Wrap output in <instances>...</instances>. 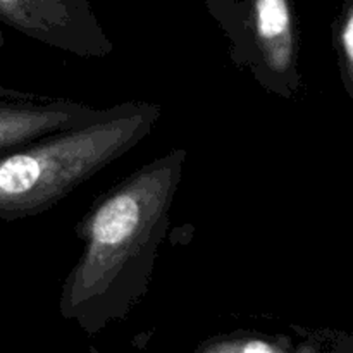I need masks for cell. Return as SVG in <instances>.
Returning a JSON list of instances; mask_svg holds the SVG:
<instances>
[{
	"mask_svg": "<svg viewBox=\"0 0 353 353\" xmlns=\"http://www.w3.org/2000/svg\"><path fill=\"white\" fill-rule=\"evenodd\" d=\"M188 150L172 148L100 195L76 226L83 248L59 312L93 336L123 321L150 288Z\"/></svg>",
	"mask_w": 353,
	"mask_h": 353,
	"instance_id": "cell-1",
	"label": "cell"
},
{
	"mask_svg": "<svg viewBox=\"0 0 353 353\" xmlns=\"http://www.w3.org/2000/svg\"><path fill=\"white\" fill-rule=\"evenodd\" d=\"M162 116L152 102H126L107 119L57 131L0 155V219L40 216L150 134Z\"/></svg>",
	"mask_w": 353,
	"mask_h": 353,
	"instance_id": "cell-2",
	"label": "cell"
},
{
	"mask_svg": "<svg viewBox=\"0 0 353 353\" xmlns=\"http://www.w3.org/2000/svg\"><path fill=\"white\" fill-rule=\"evenodd\" d=\"M205 7L230 41L234 65L271 95L299 93L300 40L292 0H205Z\"/></svg>",
	"mask_w": 353,
	"mask_h": 353,
	"instance_id": "cell-3",
	"label": "cell"
},
{
	"mask_svg": "<svg viewBox=\"0 0 353 353\" xmlns=\"http://www.w3.org/2000/svg\"><path fill=\"white\" fill-rule=\"evenodd\" d=\"M0 23L78 57L103 59L114 52L88 0H0Z\"/></svg>",
	"mask_w": 353,
	"mask_h": 353,
	"instance_id": "cell-4",
	"label": "cell"
},
{
	"mask_svg": "<svg viewBox=\"0 0 353 353\" xmlns=\"http://www.w3.org/2000/svg\"><path fill=\"white\" fill-rule=\"evenodd\" d=\"M121 105L95 107L0 86V155L47 134L107 119L119 112Z\"/></svg>",
	"mask_w": 353,
	"mask_h": 353,
	"instance_id": "cell-5",
	"label": "cell"
},
{
	"mask_svg": "<svg viewBox=\"0 0 353 353\" xmlns=\"http://www.w3.org/2000/svg\"><path fill=\"white\" fill-rule=\"evenodd\" d=\"M193 353H310V348L295 347L285 336L233 331L202 341Z\"/></svg>",
	"mask_w": 353,
	"mask_h": 353,
	"instance_id": "cell-6",
	"label": "cell"
},
{
	"mask_svg": "<svg viewBox=\"0 0 353 353\" xmlns=\"http://www.w3.org/2000/svg\"><path fill=\"white\" fill-rule=\"evenodd\" d=\"M336 43L340 52L345 85L353 97V2L348 3L336 26Z\"/></svg>",
	"mask_w": 353,
	"mask_h": 353,
	"instance_id": "cell-7",
	"label": "cell"
}]
</instances>
